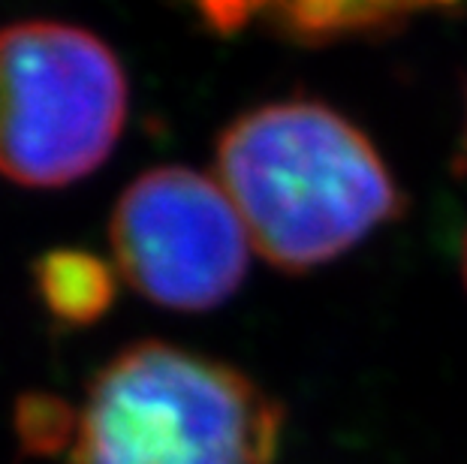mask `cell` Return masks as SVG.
Masks as SVG:
<instances>
[{
    "instance_id": "obj_1",
    "label": "cell",
    "mask_w": 467,
    "mask_h": 464,
    "mask_svg": "<svg viewBox=\"0 0 467 464\" xmlns=\"http://www.w3.org/2000/svg\"><path fill=\"white\" fill-rule=\"evenodd\" d=\"M214 170L254 251L286 274L335 263L404 214L365 130L307 97L238 115L214 145Z\"/></svg>"
},
{
    "instance_id": "obj_2",
    "label": "cell",
    "mask_w": 467,
    "mask_h": 464,
    "mask_svg": "<svg viewBox=\"0 0 467 464\" xmlns=\"http://www.w3.org/2000/svg\"><path fill=\"white\" fill-rule=\"evenodd\" d=\"M284 404L221 359L139 341L88 387L69 464H275Z\"/></svg>"
},
{
    "instance_id": "obj_3",
    "label": "cell",
    "mask_w": 467,
    "mask_h": 464,
    "mask_svg": "<svg viewBox=\"0 0 467 464\" xmlns=\"http://www.w3.org/2000/svg\"><path fill=\"white\" fill-rule=\"evenodd\" d=\"M127 76L97 34L67 22L0 27V175L22 187H67L121 139Z\"/></svg>"
},
{
    "instance_id": "obj_4",
    "label": "cell",
    "mask_w": 467,
    "mask_h": 464,
    "mask_svg": "<svg viewBox=\"0 0 467 464\" xmlns=\"http://www.w3.org/2000/svg\"><path fill=\"white\" fill-rule=\"evenodd\" d=\"M109 242L118 272L169 311H212L244 284L254 244L217 179L154 166L118 196Z\"/></svg>"
},
{
    "instance_id": "obj_5",
    "label": "cell",
    "mask_w": 467,
    "mask_h": 464,
    "mask_svg": "<svg viewBox=\"0 0 467 464\" xmlns=\"http://www.w3.org/2000/svg\"><path fill=\"white\" fill-rule=\"evenodd\" d=\"M275 27L302 46H329L344 39L399 34L422 0H272Z\"/></svg>"
},
{
    "instance_id": "obj_6",
    "label": "cell",
    "mask_w": 467,
    "mask_h": 464,
    "mask_svg": "<svg viewBox=\"0 0 467 464\" xmlns=\"http://www.w3.org/2000/svg\"><path fill=\"white\" fill-rule=\"evenodd\" d=\"M36 295L61 325H94L115 304V269L82 248L46 251L34 263Z\"/></svg>"
},
{
    "instance_id": "obj_7",
    "label": "cell",
    "mask_w": 467,
    "mask_h": 464,
    "mask_svg": "<svg viewBox=\"0 0 467 464\" xmlns=\"http://www.w3.org/2000/svg\"><path fill=\"white\" fill-rule=\"evenodd\" d=\"M13 428L25 456L52 459L76 443L78 413L55 392H25L16 398Z\"/></svg>"
},
{
    "instance_id": "obj_8",
    "label": "cell",
    "mask_w": 467,
    "mask_h": 464,
    "mask_svg": "<svg viewBox=\"0 0 467 464\" xmlns=\"http://www.w3.org/2000/svg\"><path fill=\"white\" fill-rule=\"evenodd\" d=\"M184 4L193 6V13L200 15L208 31L230 36L247 27L256 13L272 6V0H184Z\"/></svg>"
},
{
    "instance_id": "obj_9",
    "label": "cell",
    "mask_w": 467,
    "mask_h": 464,
    "mask_svg": "<svg viewBox=\"0 0 467 464\" xmlns=\"http://www.w3.org/2000/svg\"><path fill=\"white\" fill-rule=\"evenodd\" d=\"M462 0H422V9H459Z\"/></svg>"
},
{
    "instance_id": "obj_10",
    "label": "cell",
    "mask_w": 467,
    "mask_h": 464,
    "mask_svg": "<svg viewBox=\"0 0 467 464\" xmlns=\"http://www.w3.org/2000/svg\"><path fill=\"white\" fill-rule=\"evenodd\" d=\"M462 278L467 286V230H464V242H462Z\"/></svg>"
},
{
    "instance_id": "obj_11",
    "label": "cell",
    "mask_w": 467,
    "mask_h": 464,
    "mask_svg": "<svg viewBox=\"0 0 467 464\" xmlns=\"http://www.w3.org/2000/svg\"><path fill=\"white\" fill-rule=\"evenodd\" d=\"M464 142H467V106H464Z\"/></svg>"
}]
</instances>
